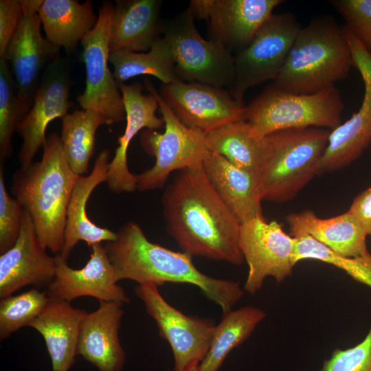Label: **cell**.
<instances>
[{"label": "cell", "instance_id": "cell-1", "mask_svg": "<svg viewBox=\"0 0 371 371\" xmlns=\"http://www.w3.org/2000/svg\"><path fill=\"white\" fill-rule=\"evenodd\" d=\"M161 204L166 229L182 251L243 263L240 224L214 190L202 164L178 171L166 186Z\"/></svg>", "mask_w": 371, "mask_h": 371}, {"label": "cell", "instance_id": "cell-2", "mask_svg": "<svg viewBox=\"0 0 371 371\" xmlns=\"http://www.w3.org/2000/svg\"><path fill=\"white\" fill-rule=\"evenodd\" d=\"M115 234V238L106 242L104 247L118 281L129 280L157 287L166 282L190 284L218 305L223 314L231 311L244 294L238 282L201 272L190 254L150 242L135 222H126Z\"/></svg>", "mask_w": 371, "mask_h": 371}, {"label": "cell", "instance_id": "cell-3", "mask_svg": "<svg viewBox=\"0 0 371 371\" xmlns=\"http://www.w3.org/2000/svg\"><path fill=\"white\" fill-rule=\"evenodd\" d=\"M39 161L13 173L11 193L30 215L41 244L56 255L63 247L67 207L79 176L67 164L57 133L47 137Z\"/></svg>", "mask_w": 371, "mask_h": 371}, {"label": "cell", "instance_id": "cell-4", "mask_svg": "<svg viewBox=\"0 0 371 371\" xmlns=\"http://www.w3.org/2000/svg\"><path fill=\"white\" fill-rule=\"evenodd\" d=\"M354 65L341 27L329 16H318L300 30L273 83L288 93L312 94L335 86Z\"/></svg>", "mask_w": 371, "mask_h": 371}, {"label": "cell", "instance_id": "cell-5", "mask_svg": "<svg viewBox=\"0 0 371 371\" xmlns=\"http://www.w3.org/2000/svg\"><path fill=\"white\" fill-rule=\"evenodd\" d=\"M330 133L323 128H295L265 137L259 179L262 201L284 203L296 196L317 175Z\"/></svg>", "mask_w": 371, "mask_h": 371}, {"label": "cell", "instance_id": "cell-6", "mask_svg": "<svg viewBox=\"0 0 371 371\" xmlns=\"http://www.w3.org/2000/svg\"><path fill=\"white\" fill-rule=\"evenodd\" d=\"M344 103L335 86L312 94L288 93L273 83L247 106L245 120L260 137L295 128L335 129L341 124Z\"/></svg>", "mask_w": 371, "mask_h": 371}, {"label": "cell", "instance_id": "cell-7", "mask_svg": "<svg viewBox=\"0 0 371 371\" xmlns=\"http://www.w3.org/2000/svg\"><path fill=\"white\" fill-rule=\"evenodd\" d=\"M187 8L175 17L163 21L162 36L172 55L177 78L228 89L234 80V56L221 44L205 40Z\"/></svg>", "mask_w": 371, "mask_h": 371}, {"label": "cell", "instance_id": "cell-8", "mask_svg": "<svg viewBox=\"0 0 371 371\" xmlns=\"http://www.w3.org/2000/svg\"><path fill=\"white\" fill-rule=\"evenodd\" d=\"M144 85L159 103L164 131L145 129L141 135L142 148L155 157V162L150 168L136 175L139 191L163 188L172 172L202 164L207 151L205 135L183 124L150 80H145Z\"/></svg>", "mask_w": 371, "mask_h": 371}, {"label": "cell", "instance_id": "cell-9", "mask_svg": "<svg viewBox=\"0 0 371 371\" xmlns=\"http://www.w3.org/2000/svg\"><path fill=\"white\" fill-rule=\"evenodd\" d=\"M301 28L293 13L273 14L247 47L234 56V80L227 91L238 103L243 104L249 89L276 79Z\"/></svg>", "mask_w": 371, "mask_h": 371}, {"label": "cell", "instance_id": "cell-10", "mask_svg": "<svg viewBox=\"0 0 371 371\" xmlns=\"http://www.w3.org/2000/svg\"><path fill=\"white\" fill-rule=\"evenodd\" d=\"M113 5L109 1L102 5L95 25L80 42L86 84L84 92L77 98L82 109L100 113L109 125L126 119L119 85L108 65Z\"/></svg>", "mask_w": 371, "mask_h": 371}, {"label": "cell", "instance_id": "cell-11", "mask_svg": "<svg viewBox=\"0 0 371 371\" xmlns=\"http://www.w3.org/2000/svg\"><path fill=\"white\" fill-rule=\"evenodd\" d=\"M135 293L155 321L159 335L172 349L174 371H188L199 365L214 337V320L187 315L171 306L152 284H138Z\"/></svg>", "mask_w": 371, "mask_h": 371}, {"label": "cell", "instance_id": "cell-12", "mask_svg": "<svg viewBox=\"0 0 371 371\" xmlns=\"http://www.w3.org/2000/svg\"><path fill=\"white\" fill-rule=\"evenodd\" d=\"M296 243L276 221L258 217L242 223L239 245L249 267L245 291L255 294L269 276L278 282L291 276L296 265Z\"/></svg>", "mask_w": 371, "mask_h": 371}, {"label": "cell", "instance_id": "cell-13", "mask_svg": "<svg viewBox=\"0 0 371 371\" xmlns=\"http://www.w3.org/2000/svg\"><path fill=\"white\" fill-rule=\"evenodd\" d=\"M43 0H20L22 16L5 49L8 62L19 98L29 112L47 66L60 56V48L41 32L38 10Z\"/></svg>", "mask_w": 371, "mask_h": 371}, {"label": "cell", "instance_id": "cell-14", "mask_svg": "<svg viewBox=\"0 0 371 371\" xmlns=\"http://www.w3.org/2000/svg\"><path fill=\"white\" fill-rule=\"evenodd\" d=\"M71 63L59 56L44 70L32 105L17 126L16 132L23 139L18 159L21 166L33 163L38 150L45 146L49 124L56 118H63L72 103L69 100Z\"/></svg>", "mask_w": 371, "mask_h": 371}, {"label": "cell", "instance_id": "cell-15", "mask_svg": "<svg viewBox=\"0 0 371 371\" xmlns=\"http://www.w3.org/2000/svg\"><path fill=\"white\" fill-rule=\"evenodd\" d=\"M159 93L183 124L205 135L230 122L245 120V106L223 88L176 80L161 84Z\"/></svg>", "mask_w": 371, "mask_h": 371}, {"label": "cell", "instance_id": "cell-16", "mask_svg": "<svg viewBox=\"0 0 371 371\" xmlns=\"http://www.w3.org/2000/svg\"><path fill=\"white\" fill-rule=\"evenodd\" d=\"M364 83L359 109L347 121L330 131L320 159L317 175L341 170L355 161L371 143V53L346 25L341 27Z\"/></svg>", "mask_w": 371, "mask_h": 371}, {"label": "cell", "instance_id": "cell-17", "mask_svg": "<svg viewBox=\"0 0 371 371\" xmlns=\"http://www.w3.org/2000/svg\"><path fill=\"white\" fill-rule=\"evenodd\" d=\"M91 254L81 269L69 267L67 260L56 254V274L46 287L49 297L71 302L80 297H92L100 302L126 304L130 302L117 284L114 269L102 243L90 247Z\"/></svg>", "mask_w": 371, "mask_h": 371}, {"label": "cell", "instance_id": "cell-18", "mask_svg": "<svg viewBox=\"0 0 371 371\" xmlns=\"http://www.w3.org/2000/svg\"><path fill=\"white\" fill-rule=\"evenodd\" d=\"M39 240L33 222L23 210L21 228L15 244L0 255V298L32 285L47 286L56 270V257L51 256Z\"/></svg>", "mask_w": 371, "mask_h": 371}, {"label": "cell", "instance_id": "cell-19", "mask_svg": "<svg viewBox=\"0 0 371 371\" xmlns=\"http://www.w3.org/2000/svg\"><path fill=\"white\" fill-rule=\"evenodd\" d=\"M126 112V125L118 137V146L109 164L106 183L116 194L133 192L136 189V175L127 164V151L133 137L142 128L157 130L164 126L162 117L156 115L159 103L155 95L143 93L144 85L139 82L118 84Z\"/></svg>", "mask_w": 371, "mask_h": 371}, {"label": "cell", "instance_id": "cell-20", "mask_svg": "<svg viewBox=\"0 0 371 371\" xmlns=\"http://www.w3.org/2000/svg\"><path fill=\"white\" fill-rule=\"evenodd\" d=\"M282 0H214L207 35L232 54L244 49Z\"/></svg>", "mask_w": 371, "mask_h": 371}, {"label": "cell", "instance_id": "cell-21", "mask_svg": "<svg viewBox=\"0 0 371 371\" xmlns=\"http://www.w3.org/2000/svg\"><path fill=\"white\" fill-rule=\"evenodd\" d=\"M122 304L100 302L99 307L86 313L81 324L77 355L99 371H121L125 352L119 338L124 315Z\"/></svg>", "mask_w": 371, "mask_h": 371}, {"label": "cell", "instance_id": "cell-22", "mask_svg": "<svg viewBox=\"0 0 371 371\" xmlns=\"http://www.w3.org/2000/svg\"><path fill=\"white\" fill-rule=\"evenodd\" d=\"M290 235L308 236L335 253L346 258L371 259L366 236L361 226L348 211L328 218H321L313 210L290 213L286 216Z\"/></svg>", "mask_w": 371, "mask_h": 371}, {"label": "cell", "instance_id": "cell-23", "mask_svg": "<svg viewBox=\"0 0 371 371\" xmlns=\"http://www.w3.org/2000/svg\"><path fill=\"white\" fill-rule=\"evenodd\" d=\"M202 166L214 190L240 225L264 217L258 175L210 151L205 154Z\"/></svg>", "mask_w": 371, "mask_h": 371}, {"label": "cell", "instance_id": "cell-24", "mask_svg": "<svg viewBox=\"0 0 371 371\" xmlns=\"http://www.w3.org/2000/svg\"><path fill=\"white\" fill-rule=\"evenodd\" d=\"M110 151L104 149L98 155L90 174L79 176L74 186L67 210L64 241L58 254L67 260L79 241L90 247L93 245L113 240L115 232L92 222L87 214V204L95 188L106 182Z\"/></svg>", "mask_w": 371, "mask_h": 371}, {"label": "cell", "instance_id": "cell-25", "mask_svg": "<svg viewBox=\"0 0 371 371\" xmlns=\"http://www.w3.org/2000/svg\"><path fill=\"white\" fill-rule=\"evenodd\" d=\"M86 313L67 301L49 297L42 312L29 324L28 326L43 337L53 371H68L75 363L80 326Z\"/></svg>", "mask_w": 371, "mask_h": 371}, {"label": "cell", "instance_id": "cell-26", "mask_svg": "<svg viewBox=\"0 0 371 371\" xmlns=\"http://www.w3.org/2000/svg\"><path fill=\"white\" fill-rule=\"evenodd\" d=\"M161 0H119L113 5L110 53L145 52L162 36Z\"/></svg>", "mask_w": 371, "mask_h": 371}, {"label": "cell", "instance_id": "cell-27", "mask_svg": "<svg viewBox=\"0 0 371 371\" xmlns=\"http://www.w3.org/2000/svg\"><path fill=\"white\" fill-rule=\"evenodd\" d=\"M38 14L45 38L67 52L74 49L98 21L92 3L88 0L83 3L76 0H43Z\"/></svg>", "mask_w": 371, "mask_h": 371}, {"label": "cell", "instance_id": "cell-28", "mask_svg": "<svg viewBox=\"0 0 371 371\" xmlns=\"http://www.w3.org/2000/svg\"><path fill=\"white\" fill-rule=\"evenodd\" d=\"M207 151L217 153L233 165L259 176L265 153V137L245 120L225 124L205 135Z\"/></svg>", "mask_w": 371, "mask_h": 371}, {"label": "cell", "instance_id": "cell-29", "mask_svg": "<svg viewBox=\"0 0 371 371\" xmlns=\"http://www.w3.org/2000/svg\"><path fill=\"white\" fill-rule=\"evenodd\" d=\"M61 121L60 137L65 158L76 175H87L97 130L109 122L100 113L82 109L67 113Z\"/></svg>", "mask_w": 371, "mask_h": 371}, {"label": "cell", "instance_id": "cell-30", "mask_svg": "<svg viewBox=\"0 0 371 371\" xmlns=\"http://www.w3.org/2000/svg\"><path fill=\"white\" fill-rule=\"evenodd\" d=\"M265 317L263 310L254 306H244L223 314L199 371H218L228 354L245 341Z\"/></svg>", "mask_w": 371, "mask_h": 371}, {"label": "cell", "instance_id": "cell-31", "mask_svg": "<svg viewBox=\"0 0 371 371\" xmlns=\"http://www.w3.org/2000/svg\"><path fill=\"white\" fill-rule=\"evenodd\" d=\"M109 63L113 67V75L118 84L131 78L150 75L162 84L179 80L175 74V63L169 45L163 36L158 38L150 50L135 52L118 50L110 53Z\"/></svg>", "mask_w": 371, "mask_h": 371}, {"label": "cell", "instance_id": "cell-32", "mask_svg": "<svg viewBox=\"0 0 371 371\" xmlns=\"http://www.w3.org/2000/svg\"><path fill=\"white\" fill-rule=\"evenodd\" d=\"M26 115L9 65L0 58V164L11 157L12 136Z\"/></svg>", "mask_w": 371, "mask_h": 371}, {"label": "cell", "instance_id": "cell-33", "mask_svg": "<svg viewBox=\"0 0 371 371\" xmlns=\"http://www.w3.org/2000/svg\"><path fill=\"white\" fill-rule=\"evenodd\" d=\"M49 299L46 291L33 288L0 301V340L23 326H28L44 309Z\"/></svg>", "mask_w": 371, "mask_h": 371}, {"label": "cell", "instance_id": "cell-34", "mask_svg": "<svg viewBox=\"0 0 371 371\" xmlns=\"http://www.w3.org/2000/svg\"><path fill=\"white\" fill-rule=\"evenodd\" d=\"M296 240L295 264L306 259L319 260L342 269L357 281L371 288V259L341 256L308 236Z\"/></svg>", "mask_w": 371, "mask_h": 371}, {"label": "cell", "instance_id": "cell-35", "mask_svg": "<svg viewBox=\"0 0 371 371\" xmlns=\"http://www.w3.org/2000/svg\"><path fill=\"white\" fill-rule=\"evenodd\" d=\"M3 165L0 164V254L8 251L16 242L24 210L21 204L6 190Z\"/></svg>", "mask_w": 371, "mask_h": 371}, {"label": "cell", "instance_id": "cell-36", "mask_svg": "<svg viewBox=\"0 0 371 371\" xmlns=\"http://www.w3.org/2000/svg\"><path fill=\"white\" fill-rule=\"evenodd\" d=\"M346 22V26L371 53V0L329 1Z\"/></svg>", "mask_w": 371, "mask_h": 371}, {"label": "cell", "instance_id": "cell-37", "mask_svg": "<svg viewBox=\"0 0 371 371\" xmlns=\"http://www.w3.org/2000/svg\"><path fill=\"white\" fill-rule=\"evenodd\" d=\"M317 371H371V325L361 342L335 350Z\"/></svg>", "mask_w": 371, "mask_h": 371}, {"label": "cell", "instance_id": "cell-38", "mask_svg": "<svg viewBox=\"0 0 371 371\" xmlns=\"http://www.w3.org/2000/svg\"><path fill=\"white\" fill-rule=\"evenodd\" d=\"M20 0L0 1V58L11 41L22 16Z\"/></svg>", "mask_w": 371, "mask_h": 371}, {"label": "cell", "instance_id": "cell-39", "mask_svg": "<svg viewBox=\"0 0 371 371\" xmlns=\"http://www.w3.org/2000/svg\"><path fill=\"white\" fill-rule=\"evenodd\" d=\"M348 211L357 219L366 234L371 236V186L354 199Z\"/></svg>", "mask_w": 371, "mask_h": 371}, {"label": "cell", "instance_id": "cell-40", "mask_svg": "<svg viewBox=\"0 0 371 371\" xmlns=\"http://www.w3.org/2000/svg\"><path fill=\"white\" fill-rule=\"evenodd\" d=\"M214 0H191L188 9L194 18L201 20H209Z\"/></svg>", "mask_w": 371, "mask_h": 371}, {"label": "cell", "instance_id": "cell-41", "mask_svg": "<svg viewBox=\"0 0 371 371\" xmlns=\"http://www.w3.org/2000/svg\"><path fill=\"white\" fill-rule=\"evenodd\" d=\"M188 371H199V365L193 366Z\"/></svg>", "mask_w": 371, "mask_h": 371}]
</instances>
